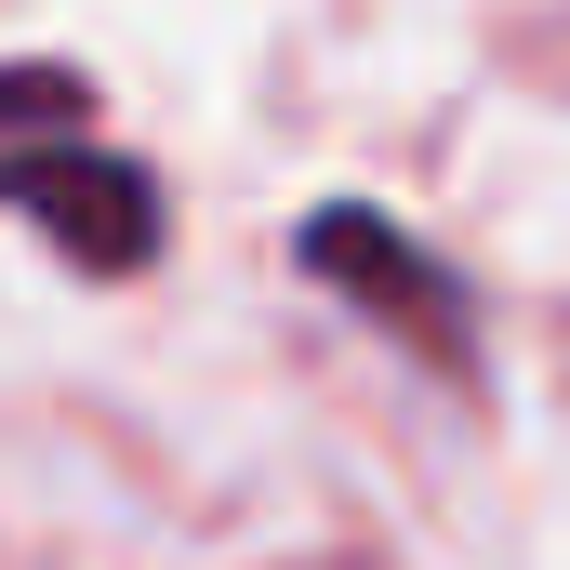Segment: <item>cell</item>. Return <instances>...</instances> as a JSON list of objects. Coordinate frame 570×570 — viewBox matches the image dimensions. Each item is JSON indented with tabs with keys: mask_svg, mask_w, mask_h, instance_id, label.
Instances as JSON below:
<instances>
[{
	"mask_svg": "<svg viewBox=\"0 0 570 570\" xmlns=\"http://www.w3.org/2000/svg\"><path fill=\"white\" fill-rule=\"evenodd\" d=\"M80 107H94V94H80L67 67H0V134H13V120H40V134H80Z\"/></svg>",
	"mask_w": 570,
	"mask_h": 570,
	"instance_id": "obj_3",
	"label": "cell"
},
{
	"mask_svg": "<svg viewBox=\"0 0 570 570\" xmlns=\"http://www.w3.org/2000/svg\"><path fill=\"white\" fill-rule=\"evenodd\" d=\"M0 213H27L67 266H94V279H134L159 266V186H146V159L94 134H40V146H0Z\"/></svg>",
	"mask_w": 570,
	"mask_h": 570,
	"instance_id": "obj_2",
	"label": "cell"
},
{
	"mask_svg": "<svg viewBox=\"0 0 570 570\" xmlns=\"http://www.w3.org/2000/svg\"><path fill=\"white\" fill-rule=\"evenodd\" d=\"M292 266L318 292H345L372 332H399L412 358H438V372H478V332H464V279L438 266L425 239H399L372 199H332V213H305V239H292Z\"/></svg>",
	"mask_w": 570,
	"mask_h": 570,
	"instance_id": "obj_1",
	"label": "cell"
}]
</instances>
